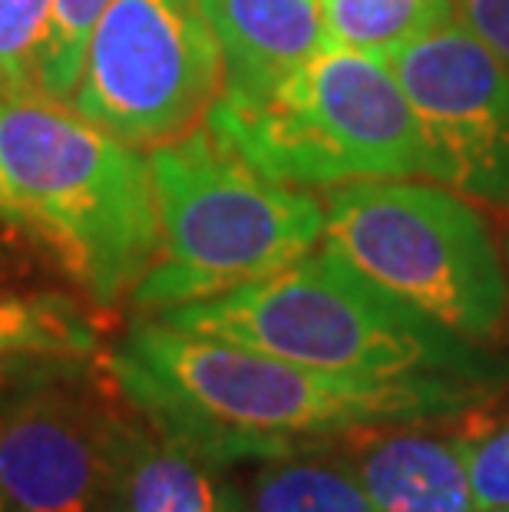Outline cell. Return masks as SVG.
Returning <instances> with one entry per match:
<instances>
[{
    "mask_svg": "<svg viewBox=\"0 0 509 512\" xmlns=\"http://www.w3.org/2000/svg\"><path fill=\"white\" fill-rule=\"evenodd\" d=\"M0 512H14V506H10L4 496H0Z\"/></svg>",
    "mask_w": 509,
    "mask_h": 512,
    "instance_id": "obj_21",
    "label": "cell"
},
{
    "mask_svg": "<svg viewBox=\"0 0 509 512\" xmlns=\"http://www.w3.org/2000/svg\"><path fill=\"white\" fill-rule=\"evenodd\" d=\"M153 318L331 374L453 377L490 387L509 380L506 357L394 298L328 245L252 285Z\"/></svg>",
    "mask_w": 509,
    "mask_h": 512,
    "instance_id": "obj_3",
    "label": "cell"
},
{
    "mask_svg": "<svg viewBox=\"0 0 509 512\" xmlns=\"http://www.w3.org/2000/svg\"><path fill=\"white\" fill-rule=\"evenodd\" d=\"M467 466L476 512H509V420L467 433Z\"/></svg>",
    "mask_w": 509,
    "mask_h": 512,
    "instance_id": "obj_18",
    "label": "cell"
},
{
    "mask_svg": "<svg viewBox=\"0 0 509 512\" xmlns=\"http://www.w3.org/2000/svg\"><path fill=\"white\" fill-rule=\"evenodd\" d=\"M235 512H248V506H245V499H242V506H238Z\"/></svg>",
    "mask_w": 509,
    "mask_h": 512,
    "instance_id": "obj_22",
    "label": "cell"
},
{
    "mask_svg": "<svg viewBox=\"0 0 509 512\" xmlns=\"http://www.w3.org/2000/svg\"><path fill=\"white\" fill-rule=\"evenodd\" d=\"M404 86L430 159V182L463 199L509 209V67L460 20L397 50Z\"/></svg>",
    "mask_w": 509,
    "mask_h": 512,
    "instance_id": "obj_8",
    "label": "cell"
},
{
    "mask_svg": "<svg viewBox=\"0 0 509 512\" xmlns=\"http://www.w3.org/2000/svg\"><path fill=\"white\" fill-rule=\"evenodd\" d=\"M321 7L328 47L381 60L457 20L453 0H321Z\"/></svg>",
    "mask_w": 509,
    "mask_h": 512,
    "instance_id": "obj_14",
    "label": "cell"
},
{
    "mask_svg": "<svg viewBox=\"0 0 509 512\" xmlns=\"http://www.w3.org/2000/svg\"><path fill=\"white\" fill-rule=\"evenodd\" d=\"M506 261H509V245H506Z\"/></svg>",
    "mask_w": 509,
    "mask_h": 512,
    "instance_id": "obj_23",
    "label": "cell"
},
{
    "mask_svg": "<svg viewBox=\"0 0 509 512\" xmlns=\"http://www.w3.org/2000/svg\"><path fill=\"white\" fill-rule=\"evenodd\" d=\"M80 367H83V361H10V364H0V410H4L14 397L24 394V390L40 384V380L63 374V370H80Z\"/></svg>",
    "mask_w": 509,
    "mask_h": 512,
    "instance_id": "obj_20",
    "label": "cell"
},
{
    "mask_svg": "<svg viewBox=\"0 0 509 512\" xmlns=\"http://www.w3.org/2000/svg\"><path fill=\"white\" fill-rule=\"evenodd\" d=\"M116 420L119 390L80 370L24 390L0 410V496L14 512H113Z\"/></svg>",
    "mask_w": 509,
    "mask_h": 512,
    "instance_id": "obj_9",
    "label": "cell"
},
{
    "mask_svg": "<svg viewBox=\"0 0 509 512\" xmlns=\"http://www.w3.org/2000/svg\"><path fill=\"white\" fill-rule=\"evenodd\" d=\"M0 222L113 308L159 255L149 156L43 93L0 96Z\"/></svg>",
    "mask_w": 509,
    "mask_h": 512,
    "instance_id": "obj_2",
    "label": "cell"
},
{
    "mask_svg": "<svg viewBox=\"0 0 509 512\" xmlns=\"http://www.w3.org/2000/svg\"><path fill=\"white\" fill-rule=\"evenodd\" d=\"M225 90L202 0H113L93 30L73 110L136 149L192 133Z\"/></svg>",
    "mask_w": 509,
    "mask_h": 512,
    "instance_id": "obj_7",
    "label": "cell"
},
{
    "mask_svg": "<svg viewBox=\"0 0 509 512\" xmlns=\"http://www.w3.org/2000/svg\"><path fill=\"white\" fill-rule=\"evenodd\" d=\"M202 10L222 47L225 103L262 100L324 47L321 0H202Z\"/></svg>",
    "mask_w": 509,
    "mask_h": 512,
    "instance_id": "obj_12",
    "label": "cell"
},
{
    "mask_svg": "<svg viewBox=\"0 0 509 512\" xmlns=\"http://www.w3.org/2000/svg\"><path fill=\"white\" fill-rule=\"evenodd\" d=\"M457 20L509 67V0H453Z\"/></svg>",
    "mask_w": 509,
    "mask_h": 512,
    "instance_id": "obj_19",
    "label": "cell"
},
{
    "mask_svg": "<svg viewBox=\"0 0 509 512\" xmlns=\"http://www.w3.org/2000/svg\"><path fill=\"white\" fill-rule=\"evenodd\" d=\"M437 420L384 423L328 446L381 512H476L467 433L430 430Z\"/></svg>",
    "mask_w": 509,
    "mask_h": 512,
    "instance_id": "obj_10",
    "label": "cell"
},
{
    "mask_svg": "<svg viewBox=\"0 0 509 512\" xmlns=\"http://www.w3.org/2000/svg\"><path fill=\"white\" fill-rule=\"evenodd\" d=\"M205 123L265 176L298 189L430 172L417 116L391 63L328 43L262 100H219Z\"/></svg>",
    "mask_w": 509,
    "mask_h": 512,
    "instance_id": "obj_5",
    "label": "cell"
},
{
    "mask_svg": "<svg viewBox=\"0 0 509 512\" xmlns=\"http://www.w3.org/2000/svg\"><path fill=\"white\" fill-rule=\"evenodd\" d=\"M106 370L136 410L225 466L384 423L463 417L500 390L453 377L331 374L156 318L133 324Z\"/></svg>",
    "mask_w": 509,
    "mask_h": 512,
    "instance_id": "obj_1",
    "label": "cell"
},
{
    "mask_svg": "<svg viewBox=\"0 0 509 512\" xmlns=\"http://www.w3.org/2000/svg\"><path fill=\"white\" fill-rule=\"evenodd\" d=\"M53 0H0V96L40 93Z\"/></svg>",
    "mask_w": 509,
    "mask_h": 512,
    "instance_id": "obj_17",
    "label": "cell"
},
{
    "mask_svg": "<svg viewBox=\"0 0 509 512\" xmlns=\"http://www.w3.org/2000/svg\"><path fill=\"white\" fill-rule=\"evenodd\" d=\"M113 0H53L50 37L40 60V93L70 103L93 30Z\"/></svg>",
    "mask_w": 509,
    "mask_h": 512,
    "instance_id": "obj_16",
    "label": "cell"
},
{
    "mask_svg": "<svg viewBox=\"0 0 509 512\" xmlns=\"http://www.w3.org/2000/svg\"><path fill=\"white\" fill-rule=\"evenodd\" d=\"M149 172L159 255L133 291L139 311L219 298L324 242V199L265 176L209 123L149 149Z\"/></svg>",
    "mask_w": 509,
    "mask_h": 512,
    "instance_id": "obj_4",
    "label": "cell"
},
{
    "mask_svg": "<svg viewBox=\"0 0 509 512\" xmlns=\"http://www.w3.org/2000/svg\"><path fill=\"white\" fill-rule=\"evenodd\" d=\"M324 245L467 341H490L509 314V275L490 225L440 182L361 179L324 195Z\"/></svg>",
    "mask_w": 509,
    "mask_h": 512,
    "instance_id": "obj_6",
    "label": "cell"
},
{
    "mask_svg": "<svg viewBox=\"0 0 509 512\" xmlns=\"http://www.w3.org/2000/svg\"><path fill=\"white\" fill-rule=\"evenodd\" d=\"M242 493L248 512H381L328 443L258 460Z\"/></svg>",
    "mask_w": 509,
    "mask_h": 512,
    "instance_id": "obj_13",
    "label": "cell"
},
{
    "mask_svg": "<svg viewBox=\"0 0 509 512\" xmlns=\"http://www.w3.org/2000/svg\"><path fill=\"white\" fill-rule=\"evenodd\" d=\"M242 499L222 460L119 394L113 512H235Z\"/></svg>",
    "mask_w": 509,
    "mask_h": 512,
    "instance_id": "obj_11",
    "label": "cell"
},
{
    "mask_svg": "<svg viewBox=\"0 0 509 512\" xmlns=\"http://www.w3.org/2000/svg\"><path fill=\"white\" fill-rule=\"evenodd\" d=\"M93 351V321L67 294L0 291V364L86 361Z\"/></svg>",
    "mask_w": 509,
    "mask_h": 512,
    "instance_id": "obj_15",
    "label": "cell"
}]
</instances>
